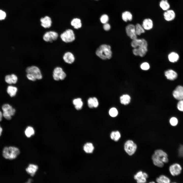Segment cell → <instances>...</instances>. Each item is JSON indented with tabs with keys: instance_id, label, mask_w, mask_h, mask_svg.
Listing matches in <instances>:
<instances>
[{
	"instance_id": "34",
	"label": "cell",
	"mask_w": 183,
	"mask_h": 183,
	"mask_svg": "<svg viewBox=\"0 0 183 183\" xmlns=\"http://www.w3.org/2000/svg\"><path fill=\"white\" fill-rule=\"evenodd\" d=\"M109 20V17L108 14H104L102 15L100 18V22L103 24L108 22Z\"/></svg>"
},
{
	"instance_id": "46",
	"label": "cell",
	"mask_w": 183,
	"mask_h": 183,
	"mask_svg": "<svg viewBox=\"0 0 183 183\" xmlns=\"http://www.w3.org/2000/svg\"><path fill=\"white\" fill-rule=\"evenodd\" d=\"M149 183H155V182H154V181H152V182H149Z\"/></svg>"
},
{
	"instance_id": "42",
	"label": "cell",
	"mask_w": 183,
	"mask_h": 183,
	"mask_svg": "<svg viewBox=\"0 0 183 183\" xmlns=\"http://www.w3.org/2000/svg\"><path fill=\"white\" fill-rule=\"evenodd\" d=\"M6 16V14L4 11L0 10V20L5 19Z\"/></svg>"
},
{
	"instance_id": "20",
	"label": "cell",
	"mask_w": 183,
	"mask_h": 183,
	"mask_svg": "<svg viewBox=\"0 0 183 183\" xmlns=\"http://www.w3.org/2000/svg\"><path fill=\"white\" fill-rule=\"evenodd\" d=\"M17 76L14 74L6 75L5 78L6 82L10 84H15L18 81Z\"/></svg>"
},
{
	"instance_id": "22",
	"label": "cell",
	"mask_w": 183,
	"mask_h": 183,
	"mask_svg": "<svg viewBox=\"0 0 183 183\" xmlns=\"http://www.w3.org/2000/svg\"><path fill=\"white\" fill-rule=\"evenodd\" d=\"M38 169V166L33 164H30L26 169V171L32 176L35 174Z\"/></svg>"
},
{
	"instance_id": "43",
	"label": "cell",
	"mask_w": 183,
	"mask_h": 183,
	"mask_svg": "<svg viewBox=\"0 0 183 183\" xmlns=\"http://www.w3.org/2000/svg\"><path fill=\"white\" fill-rule=\"evenodd\" d=\"M94 107L96 108L98 106L99 103L97 98L95 97L93 98Z\"/></svg>"
},
{
	"instance_id": "25",
	"label": "cell",
	"mask_w": 183,
	"mask_h": 183,
	"mask_svg": "<svg viewBox=\"0 0 183 183\" xmlns=\"http://www.w3.org/2000/svg\"><path fill=\"white\" fill-rule=\"evenodd\" d=\"M121 16L123 20L125 22L131 21L132 19V14L130 12L128 11H126L123 13Z\"/></svg>"
},
{
	"instance_id": "39",
	"label": "cell",
	"mask_w": 183,
	"mask_h": 183,
	"mask_svg": "<svg viewBox=\"0 0 183 183\" xmlns=\"http://www.w3.org/2000/svg\"><path fill=\"white\" fill-rule=\"evenodd\" d=\"M177 107L179 111H183V100H179L177 104Z\"/></svg>"
},
{
	"instance_id": "15",
	"label": "cell",
	"mask_w": 183,
	"mask_h": 183,
	"mask_svg": "<svg viewBox=\"0 0 183 183\" xmlns=\"http://www.w3.org/2000/svg\"><path fill=\"white\" fill-rule=\"evenodd\" d=\"M40 21L41 26L44 28H49L51 26L52 23L51 19L48 16L41 18Z\"/></svg>"
},
{
	"instance_id": "19",
	"label": "cell",
	"mask_w": 183,
	"mask_h": 183,
	"mask_svg": "<svg viewBox=\"0 0 183 183\" xmlns=\"http://www.w3.org/2000/svg\"><path fill=\"white\" fill-rule=\"evenodd\" d=\"M70 24L76 29L81 28L82 26L81 20L80 18H77L72 19L70 22Z\"/></svg>"
},
{
	"instance_id": "44",
	"label": "cell",
	"mask_w": 183,
	"mask_h": 183,
	"mask_svg": "<svg viewBox=\"0 0 183 183\" xmlns=\"http://www.w3.org/2000/svg\"><path fill=\"white\" fill-rule=\"evenodd\" d=\"M3 115L2 113L0 111V121L2 120Z\"/></svg>"
},
{
	"instance_id": "21",
	"label": "cell",
	"mask_w": 183,
	"mask_h": 183,
	"mask_svg": "<svg viewBox=\"0 0 183 183\" xmlns=\"http://www.w3.org/2000/svg\"><path fill=\"white\" fill-rule=\"evenodd\" d=\"M153 23L150 19H146L143 21L142 25L145 30H149L153 27Z\"/></svg>"
},
{
	"instance_id": "3",
	"label": "cell",
	"mask_w": 183,
	"mask_h": 183,
	"mask_svg": "<svg viewBox=\"0 0 183 183\" xmlns=\"http://www.w3.org/2000/svg\"><path fill=\"white\" fill-rule=\"evenodd\" d=\"M111 46L105 44L100 45L96 51V55L101 59L106 60L110 59L112 56Z\"/></svg>"
},
{
	"instance_id": "32",
	"label": "cell",
	"mask_w": 183,
	"mask_h": 183,
	"mask_svg": "<svg viewBox=\"0 0 183 183\" xmlns=\"http://www.w3.org/2000/svg\"><path fill=\"white\" fill-rule=\"evenodd\" d=\"M159 5L161 8L165 11L169 10L170 7L167 0H162L160 3Z\"/></svg>"
},
{
	"instance_id": "4",
	"label": "cell",
	"mask_w": 183,
	"mask_h": 183,
	"mask_svg": "<svg viewBox=\"0 0 183 183\" xmlns=\"http://www.w3.org/2000/svg\"><path fill=\"white\" fill-rule=\"evenodd\" d=\"M20 153L19 149L16 147L10 146L4 147L2 151V155L5 159L13 160L16 159Z\"/></svg>"
},
{
	"instance_id": "37",
	"label": "cell",
	"mask_w": 183,
	"mask_h": 183,
	"mask_svg": "<svg viewBox=\"0 0 183 183\" xmlns=\"http://www.w3.org/2000/svg\"><path fill=\"white\" fill-rule=\"evenodd\" d=\"M170 122L172 126H175L177 125L178 120L176 118L173 117L170 118Z\"/></svg>"
},
{
	"instance_id": "6",
	"label": "cell",
	"mask_w": 183,
	"mask_h": 183,
	"mask_svg": "<svg viewBox=\"0 0 183 183\" xmlns=\"http://www.w3.org/2000/svg\"><path fill=\"white\" fill-rule=\"evenodd\" d=\"M3 116L6 119L9 120L12 116L14 115L16 112V110L8 104H5L2 106Z\"/></svg>"
},
{
	"instance_id": "10",
	"label": "cell",
	"mask_w": 183,
	"mask_h": 183,
	"mask_svg": "<svg viewBox=\"0 0 183 183\" xmlns=\"http://www.w3.org/2000/svg\"><path fill=\"white\" fill-rule=\"evenodd\" d=\"M58 37V34L53 31H50L46 32L43 36V40L47 42H52L56 40Z\"/></svg>"
},
{
	"instance_id": "47",
	"label": "cell",
	"mask_w": 183,
	"mask_h": 183,
	"mask_svg": "<svg viewBox=\"0 0 183 183\" xmlns=\"http://www.w3.org/2000/svg\"><path fill=\"white\" fill-rule=\"evenodd\" d=\"M96 0V1H98V0Z\"/></svg>"
},
{
	"instance_id": "40",
	"label": "cell",
	"mask_w": 183,
	"mask_h": 183,
	"mask_svg": "<svg viewBox=\"0 0 183 183\" xmlns=\"http://www.w3.org/2000/svg\"><path fill=\"white\" fill-rule=\"evenodd\" d=\"M103 29L104 30L108 31L110 29L111 26L109 23H107L103 24Z\"/></svg>"
},
{
	"instance_id": "16",
	"label": "cell",
	"mask_w": 183,
	"mask_h": 183,
	"mask_svg": "<svg viewBox=\"0 0 183 183\" xmlns=\"http://www.w3.org/2000/svg\"><path fill=\"white\" fill-rule=\"evenodd\" d=\"M63 59L65 62L69 64H72L75 60L74 55L69 52H67L64 54L63 56Z\"/></svg>"
},
{
	"instance_id": "38",
	"label": "cell",
	"mask_w": 183,
	"mask_h": 183,
	"mask_svg": "<svg viewBox=\"0 0 183 183\" xmlns=\"http://www.w3.org/2000/svg\"><path fill=\"white\" fill-rule=\"evenodd\" d=\"M26 76L27 78L30 81H35L37 80L35 77L31 73H27Z\"/></svg>"
},
{
	"instance_id": "2",
	"label": "cell",
	"mask_w": 183,
	"mask_h": 183,
	"mask_svg": "<svg viewBox=\"0 0 183 183\" xmlns=\"http://www.w3.org/2000/svg\"><path fill=\"white\" fill-rule=\"evenodd\" d=\"M154 164L160 167H162L164 163H167L169 161L167 154L162 150H156L152 156Z\"/></svg>"
},
{
	"instance_id": "45",
	"label": "cell",
	"mask_w": 183,
	"mask_h": 183,
	"mask_svg": "<svg viewBox=\"0 0 183 183\" xmlns=\"http://www.w3.org/2000/svg\"><path fill=\"white\" fill-rule=\"evenodd\" d=\"M3 131V129L0 125V137L1 136Z\"/></svg>"
},
{
	"instance_id": "1",
	"label": "cell",
	"mask_w": 183,
	"mask_h": 183,
	"mask_svg": "<svg viewBox=\"0 0 183 183\" xmlns=\"http://www.w3.org/2000/svg\"><path fill=\"white\" fill-rule=\"evenodd\" d=\"M131 44L133 48L132 52L134 55L141 57L145 55L148 51V43L145 39L137 38L132 40Z\"/></svg>"
},
{
	"instance_id": "9",
	"label": "cell",
	"mask_w": 183,
	"mask_h": 183,
	"mask_svg": "<svg viewBox=\"0 0 183 183\" xmlns=\"http://www.w3.org/2000/svg\"><path fill=\"white\" fill-rule=\"evenodd\" d=\"M26 73L32 74L36 78L37 80H40L42 78V75L39 68L37 66L33 65L27 67L26 70Z\"/></svg>"
},
{
	"instance_id": "33",
	"label": "cell",
	"mask_w": 183,
	"mask_h": 183,
	"mask_svg": "<svg viewBox=\"0 0 183 183\" xmlns=\"http://www.w3.org/2000/svg\"><path fill=\"white\" fill-rule=\"evenodd\" d=\"M135 26L136 33L137 35H140L144 33L145 30L142 25L138 23Z\"/></svg>"
},
{
	"instance_id": "8",
	"label": "cell",
	"mask_w": 183,
	"mask_h": 183,
	"mask_svg": "<svg viewBox=\"0 0 183 183\" xmlns=\"http://www.w3.org/2000/svg\"><path fill=\"white\" fill-rule=\"evenodd\" d=\"M137 148L136 144L133 141L128 140L124 144V149L125 152L130 156L133 155L135 152Z\"/></svg>"
},
{
	"instance_id": "29",
	"label": "cell",
	"mask_w": 183,
	"mask_h": 183,
	"mask_svg": "<svg viewBox=\"0 0 183 183\" xmlns=\"http://www.w3.org/2000/svg\"><path fill=\"white\" fill-rule=\"evenodd\" d=\"M121 103L124 105L129 104L131 98L130 96L127 94L124 95L120 98Z\"/></svg>"
},
{
	"instance_id": "26",
	"label": "cell",
	"mask_w": 183,
	"mask_h": 183,
	"mask_svg": "<svg viewBox=\"0 0 183 183\" xmlns=\"http://www.w3.org/2000/svg\"><path fill=\"white\" fill-rule=\"evenodd\" d=\"M73 104L75 106V108L77 110L81 109L83 105V103L82 99L80 98H78L74 99L73 101Z\"/></svg>"
},
{
	"instance_id": "11",
	"label": "cell",
	"mask_w": 183,
	"mask_h": 183,
	"mask_svg": "<svg viewBox=\"0 0 183 183\" xmlns=\"http://www.w3.org/2000/svg\"><path fill=\"white\" fill-rule=\"evenodd\" d=\"M126 31L127 36L133 40L137 38L135 26L133 24H129L126 28Z\"/></svg>"
},
{
	"instance_id": "12",
	"label": "cell",
	"mask_w": 183,
	"mask_h": 183,
	"mask_svg": "<svg viewBox=\"0 0 183 183\" xmlns=\"http://www.w3.org/2000/svg\"><path fill=\"white\" fill-rule=\"evenodd\" d=\"M148 175L146 173L140 171L137 172L134 176V178L138 183H145L146 178H148Z\"/></svg>"
},
{
	"instance_id": "24",
	"label": "cell",
	"mask_w": 183,
	"mask_h": 183,
	"mask_svg": "<svg viewBox=\"0 0 183 183\" xmlns=\"http://www.w3.org/2000/svg\"><path fill=\"white\" fill-rule=\"evenodd\" d=\"M83 148L84 151L87 153H92L94 148L93 144L91 143H86L84 145Z\"/></svg>"
},
{
	"instance_id": "27",
	"label": "cell",
	"mask_w": 183,
	"mask_h": 183,
	"mask_svg": "<svg viewBox=\"0 0 183 183\" xmlns=\"http://www.w3.org/2000/svg\"><path fill=\"white\" fill-rule=\"evenodd\" d=\"M179 56L176 53L173 52L170 53L168 56L169 61L171 62L174 63L178 61L179 58Z\"/></svg>"
},
{
	"instance_id": "13",
	"label": "cell",
	"mask_w": 183,
	"mask_h": 183,
	"mask_svg": "<svg viewBox=\"0 0 183 183\" xmlns=\"http://www.w3.org/2000/svg\"><path fill=\"white\" fill-rule=\"evenodd\" d=\"M181 166L177 163L171 165L169 168L170 172L173 176H177L181 172Z\"/></svg>"
},
{
	"instance_id": "5",
	"label": "cell",
	"mask_w": 183,
	"mask_h": 183,
	"mask_svg": "<svg viewBox=\"0 0 183 183\" xmlns=\"http://www.w3.org/2000/svg\"><path fill=\"white\" fill-rule=\"evenodd\" d=\"M60 37L63 42L66 43L71 42L75 39L74 32L71 29H67L61 33Z\"/></svg>"
},
{
	"instance_id": "17",
	"label": "cell",
	"mask_w": 183,
	"mask_h": 183,
	"mask_svg": "<svg viewBox=\"0 0 183 183\" xmlns=\"http://www.w3.org/2000/svg\"><path fill=\"white\" fill-rule=\"evenodd\" d=\"M164 19L166 21H170L173 20L175 17V14L173 10H168L163 14Z\"/></svg>"
},
{
	"instance_id": "28",
	"label": "cell",
	"mask_w": 183,
	"mask_h": 183,
	"mask_svg": "<svg viewBox=\"0 0 183 183\" xmlns=\"http://www.w3.org/2000/svg\"><path fill=\"white\" fill-rule=\"evenodd\" d=\"M156 181L158 183H169L170 182V179L163 175H161L157 178Z\"/></svg>"
},
{
	"instance_id": "35",
	"label": "cell",
	"mask_w": 183,
	"mask_h": 183,
	"mask_svg": "<svg viewBox=\"0 0 183 183\" xmlns=\"http://www.w3.org/2000/svg\"><path fill=\"white\" fill-rule=\"evenodd\" d=\"M109 113L111 116L114 117L116 116L117 115L118 111L116 108H113L110 110Z\"/></svg>"
},
{
	"instance_id": "23",
	"label": "cell",
	"mask_w": 183,
	"mask_h": 183,
	"mask_svg": "<svg viewBox=\"0 0 183 183\" xmlns=\"http://www.w3.org/2000/svg\"><path fill=\"white\" fill-rule=\"evenodd\" d=\"M17 88L15 86L12 85L8 86L7 89V93L11 97L15 96L17 94Z\"/></svg>"
},
{
	"instance_id": "36",
	"label": "cell",
	"mask_w": 183,
	"mask_h": 183,
	"mask_svg": "<svg viewBox=\"0 0 183 183\" xmlns=\"http://www.w3.org/2000/svg\"><path fill=\"white\" fill-rule=\"evenodd\" d=\"M140 67L142 70L145 71L148 70L150 68L149 64L147 62H144L142 63Z\"/></svg>"
},
{
	"instance_id": "7",
	"label": "cell",
	"mask_w": 183,
	"mask_h": 183,
	"mask_svg": "<svg viewBox=\"0 0 183 183\" xmlns=\"http://www.w3.org/2000/svg\"><path fill=\"white\" fill-rule=\"evenodd\" d=\"M54 80L58 81L64 80L66 76V74L60 67H55L53 70L52 75Z\"/></svg>"
},
{
	"instance_id": "41",
	"label": "cell",
	"mask_w": 183,
	"mask_h": 183,
	"mask_svg": "<svg viewBox=\"0 0 183 183\" xmlns=\"http://www.w3.org/2000/svg\"><path fill=\"white\" fill-rule=\"evenodd\" d=\"M88 104L89 107L90 108L94 107L93 98H89L88 100Z\"/></svg>"
},
{
	"instance_id": "14",
	"label": "cell",
	"mask_w": 183,
	"mask_h": 183,
	"mask_svg": "<svg viewBox=\"0 0 183 183\" xmlns=\"http://www.w3.org/2000/svg\"><path fill=\"white\" fill-rule=\"evenodd\" d=\"M173 95L176 99L183 100V86L180 85L177 86L173 91Z\"/></svg>"
},
{
	"instance_id": "31",
	"label": "cell",
	"mask_w": 183,
	"mask_h": 183,
	"mask_svg": "<svg viewBox=\"0 0 183 183\" xmlns=\"http://www.w3.org/2000/svg\"><path fill=\"white\" fill-rule=\"evenodd\" d=\"M35 132L34 130L32 127L28 126L25 130V134L27 137L29 138L34 134Z\"/></svg>"
},
{
	"instance_id": "30",
	"label": "cell",
	"mask_w": 183,
	"mask_h": 183,
	"mask_svg": "<svg viewBox=\"0 0 183 183\" xmlns=\"http://www.w3.org/2000/svg\"><path fill=\"white\" fill-rule=\"evenodd\" d=\"M110 137L112 140L115 141H117L120 138L121 134L118 131H113L110 134Z\"/></svg>"
},
{
	"instance_id": "18",
	"label": "cell",
	"mask_w": 183,
	"mask_h": 183,
	"mask_svg": "<svg viewBox=\"0 0 183 183\" xmlns=\"http://www.w3.org/2000/svg\"><path fill=\"white\" fill-rule=\"evenodd\" d=\"M165 75L166 78L170 80H173L176 79L178 76L177 73L172 69H169L165 72Z\"/></svg>"
}]
</instances>
